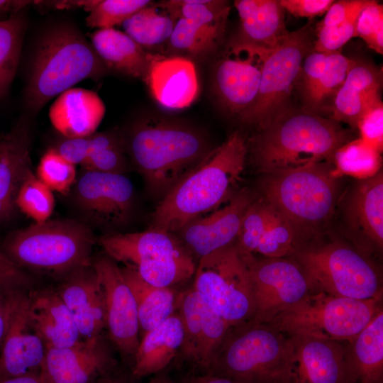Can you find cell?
<instances>
[{
  "mask_svg": "<svg viewBox=\"0 0 383 383\" xmlns=\"http://www.w3.org/2000/svg\"><path fill=\"white\" fill-rule=\"evenodd\" d=\"M1 135H0V139H1Z\"/></svg>",
  "mask_w": 383,
  "mask_h": 383,
  "instance_id": "cell-60",
  "label": "cell"
},
{
  "mask_svg": "<svg viewBox=\"0 0 383 383\" xmlns=\"http://www.w3.org/2000/svg\"><path fill=\"white\" fill-rule=\"evenodd\" d=\"M355 62L339 50L328 53L323 74L311 91L302 98L303 109L321 116L328 113L335 94Z\"/></svg>",
  "mask_w": 383,
  "mask_h": 383,
  "instance_id": "cell-35",
  "label": "cell"
},
{
  "mask_svg": "<svg viewBox=\"0 0 383 383\" xmlns=\"http://www.w3.org/2000/svg\"><path fill=\"white\" fill-rule=\"evenodd\" d=\"M248 154L246 139L234 131L159 201L149 229L175 234L228 202L236 193Z\"/></svg>",
  "mask_w": 383,
  "mask_h": 383,
  "instance_id": "cell-1",
  "label": "cell"
},
{
  "mask_svg": "<svg viewBox=\"0 0 383 383\" xmlns=\"http://www.w3.org/2000/svg\"><path fill=\"white\" fill-rule=\"evenodd\" d=\"M288 337L294 383H345L346 343Z\"/></svg>",
  "mask_w": 383,
  "mask_h": 383,
  "instance_id": "cell-22",
  "label": "cell"
},
{
  "mask_svg": "<svg viewBox=\"0 0 383 383\" xmlns=\"http://www.w3.org/2000/svg\"><path fill=\"white\" fill-rule=\"evenodd\" d=\"M91 44L109 69L146 83L157 55L147 52L124 32L113 28L98 29L90 35Z\"/></svg>",
  "mask_w": 383,
  "mask_h": 383,
  "instance_id": "cell-31",
  "label": "cell"
},
{
  "mask_svg": "<svg viewBox=\"0 0 383 383\" xmlns=\"http://www.w3.org/2000/svg\"><path fill=\"white\" fill-rule=\"evenodd\" d=\"M35 279L0 250V292L4 295L28 292L33 288Z\"/></svg>",
  "mask_w": 383,
  "mask_h": 383,
  "instance_id": "cell-48",
  "label": "cell"
},
{
  "mask_svg": "<svg viewBox=\"0 0 383 383\" xmlns=\"http://www.w3.org/2000/svg\"><path fill=\"white\" fill-rule=\"evenodd\" d=\"M108 70L79 30L70 25L57 26L38 43L25 89L26 105L31 112L39 111L74 84L99 79Z\"/></svg>",
  "mask_w": 383,
  "mask_h": 383,
  "instance_id": "cell-5",
  "label": "cell"
},
{
  "mask_svg": "<svg viewBox=\"0 0 383 383\" xmlns=\"http://www.w3.org/2000/svg\"><path fill=\"white\" fill-rule=\"evenodd\" d=\"M70 191L73 204L90 227L118 228L130 218L135 190L124 174L82 169Z\"/></svg>",
  "mask_w": 383,
  "mask_h": 383,
  "instance_id": "cell-14",
  "label": "cell"
},
{
  "mask_svg": "<svg viewBox=\"0 0 383 383\" xmlns=\"http://www.w3.org/2000/svg\"><path fill=\"white\" fill-rule=\"evenodd\" d=\"M314 40L309 25L290 32L285 41L262 60L259 91L252 106L239 118L258 130L291 106L289 97L303 61L313 50Z\"/></svg>",
  "mask_w": 383,
  "mask_h": 383,
  "instance_id": "cell-12",
  "label": "cell"
},
{
  "mask_svg": "<svg viewBox=\"0 0 383 383\" xmlns=\"http://www.w3.org/2000/svg\"><path fill=\"white\" fill-rule=\"evenodd\" d=\"M328 53L311 50L304 58L299 75L298 87L301 98L307 95L323 74Z\"/></svg>",
  "mask_w": 383,
  "mask_h": 383,
  "instance_id": "cell-50",
  "label": "cell"
},
{
  "mask_svg": "<svg viewBox=\"0 0 383 383\" xmlns=\"http://www.w3.org/2000/svg\"><path fill=\"white\" fill-rule=\"evenodd\" d=\"M26 26L18 13L0 21V99L9 93L17 72Z\"/></svg>",
  "mask_w": 383,
  "mask_h": 383,
  "instance_id": "cell-37",
  "label": "cell"
},
{
  "mask_svg": "<svg viewBox=\"0 0 383 383\" xmlns=\"http://www.w3.org/2000/svg\"><path fill=\"white\" fill-rule=\"evenodd\" d=\"M383 312L346 343L345 383H382Z\"/></svg>",
  "mask_w": 383,
  "mask_h": 383,
  "instance_id": "cell-30",
  "label": "cell"
},
{
  "mask_svg": "<svg viewBox=\"0 0 383 383\" xmlns=\"http://www.w3.org/2000/svg\"><path fill=\"white\" fill-rule=\"evenodd\" d=\"M351 138L340 122L291 105L257 131L248 152L265 175L331 160Z\"/></svg>",
  "mask_w": 383,
  "mask_h": 383,
  "instance_id": "cell-2",
  "label": "cell"
},
{
  "mask_svg": "<svg viewBox=\"0 0 383 383\" xmlns=\"http://www.w3.org/2000/svg\"><path fill=\"white\" fill-rule=\"evenodd\" d=\"M105 112V105L95 91L72 87L57 96L48 116L52 126L65 138H77L94 133Z\"/></svg>",
  "mask_w": 383,
  "mask_h": 383,
  "instance_id": "cell-28",
  "label": "cell"
},
{
  "mask_svg": "<svg viewBox=\"0 0 383 383\" xmlns=\"http://www.w3.org/2000/svg\"><path fill=\"white\" fill-rule=\"evenodd\" d=\"M55 289L70 312L82 339L100 338L106 328L104 302L92 264L63 277Z\"/></svg>",
  "mask_w": 383,
  "mask_h": 383,
  "instance_id": "cell-23",
  "label": "cell"
},
{
  "mask_svg": "<svg viewBox=\"0 0 383 383\" xmlns=\"http://www.w3.org/2000/svg\"><path fill=\"white\" fill-rule=\"evenodd\" d=\"M166 3L177 19L189 20L223 36L231 9L228 1L172 0Z\"/></svg>",
  "mask_w": 383,
  "mask_h": 383,
  "instance_id": "cell-39",
  "label": "cell"
},
{
  "mask_svg": "<svg viewBox=\"0 0 383 383\" xmlns=\"http://www.w3.org/2000/svg\"><path fill=\"white\" fill-rule=\"evenodd\" d=\"M7 323L6 296L0 292V349L4 338Z\"/></svg>",
  "mask_w": 383,
  "mask_h": 383,
  "instance_id": "cell-54",
  "label": "cell"
},
{
  "mask_svg": "<svg viewBox=\"0 0 383 383\" xmlns=\"http://www.w3.org/2000/svg\"><path fill=\"white\" fill-rule=\"evenodd\" d=\"M89 138V155L81 165L82 169L126 174L129 162L124 139L114 131L95 132Z\"/></svg>",
  "mask_w": 383,
  "mask_h": 383,
  "instance_id": "cell-36",
  "label": "cell"
},
{
  "mask_svg": "<svg viewBox=\"0 0 383 383\" xmlns=\"http://www.w3.org/2000/svg\"><path fill=\"white\" fill-rule=\"evenodd\" d=\"M53 192L30 170L24 178L16 195V206L34 223L48 221L55 209Z\"/></svg>",
  "mask_w": 383,
  "mask_h": 383,
  "instance_id": "cell-41",
  "label": "cell"
},
{
  "mask_svg": "<svg viewBox=\"0 0 383 383\" xmlns=\"http://www.w3.org/2000/svg\"><path fill=\"white\" fill-rule=\"evenodd\" d=\"M359 13L353 15L339 25L316 28V39L314 40L313 50L326 53L338 51L343 45L354 37L356 20Z\"/></svg>",
  "mask_w": 383,
  "mask_h": 383,
  "instance_id": "cell-47",
  "label": "cell"
},
{
  "mask_svg": "<svg viewBox=\"0 0 383 383\" xmlns=\"http://www.w3.org/2000/svg\"><path fill=\"white\" fill-rule=\"evenodd\" d=\"M148 383H170L169 379L163 375H156L152 377Z\"/></svg>",
  "mask_w": 383,
  "mask_h": 383,
  "instance_id": "cell-59",
  "label": "cell"
},
{
  "mask_svg": "<svg viewBox=\"0 0 383 383\" xmlns=\"http://www.w3.org/2000/svg\"><path fill=\"white\" fill-rule=\"evenodd\" d=\"M333 169L329 160L263 177L261 199L289 223L299 247L318 240L335 215L340 185Z\"/></svg>",
  "mask_w": 383,
  "mask_h": 383,
  "instance_id": "cell-4",
  "label": "cell"
},
{
  "mask_svg": "<svg viewBox=\"0 0 383 383\" xmlns=\"http://www.w3.org/2000/svg\"><path fill=\"white\" fill-rule=\"evenodd\" d=\"M98 242L106 255L131 267L156 287L170 288L188 280L195 272L194 257L174 233L148 228L108 233Z\"/></svg>",
  "mask_w": 383,
  "mask_h": 383,
  "instance_id": "cell-9",
  "label": "cell"
},
{
  "mask_svg": "<svg viewBox=\"0 0 383 383\" xmlns=\"http://www.w3.org/2000/svg\"><path fill=\"white\" fill-rule=\"evenodd\" d=\"M0 383H42L39 373H30L0 380Z\"/></svg>",
  "mask_w": 383,
  "mask_h": 383,
  "instance_id": "cell-57",
  "label": "cell"
},
{
  "mask_svg": "<svg viewBox=\"0 0 383 383\" xmlns=\"http://www.w3.org/2000/svg\"><path fill=\"white\" fill-rule=\"evenodd\" d=\"M262 60L255 50L232 42L215 63L212 89L229 113L240 117L254 104L260 84Z\"/></svg>",
  "mask_w": 383,
  "mask_h": 383,
  "instance_id": "cell-17",
  "label": "cell"
},
{
  "mask_svg": "<svg viewBox=\"0 0 383 383\" xmlns=\"http://www.w3.org/2000/svg\"><path fill=\"white\" fill-rule=\"evenodd\" d=\"M273 209L261 198L254 199L242 218L235 244L241 253L254 255L272 218Z\"/></svg>",
  "mask_w": 383,
  "mask_h": 383,
  "instance_id": "cell-42",
  "label": "cell"
},
{
  "mask_svg": "<svg viewBox=\"0 0 383 383\" xmlns=\"http://www.w3.org/2000/svg\"><path fill=\"white\" fill-rule=\"evenodd\" d=\"M381 301L311 292L266 324L287 336L306 335L347 343L382 309Z\"/></svg>",
  "mask_w": 383,
  "mask_h": 383,
  "instance_id": "cell-10",
  "label": "cell"
},
{
  "mask_svg": "<svg viewBox=\"0 0 383 383\" xmlns=\"http://www.w3.org/2000/svg\"><path fill=\"white\" fill-rule=\"evenodd\" d=\"M367 0H341L334 1L329 7L322 21L316 28L339 25L353 15L359 13Z\"/></svg>",
  "mask_w": 383,
  "mask_h": 383,
  "instance_id": "cell-51",
  "label": "cell"
},
{
  "mask_svg": "<svg viewBox=\"0 0 383 383\" xmlns=\"http://www.w3.org/2000/svg\"><path fill=\"white\" fill-rule=\"evenodd\" d=\"M380 153L361 138L351 140L333 155V174L338 177L351 176L357 180L373 177L380 171Z\"/></svg>",
  "mask_w": 383,
  "mask_h": 383,
  "instance_id": "cell-38",
  "label": "cell"
},
{
  "mask_svg": "<svg viewBox=\"0 0 383 383\" xmlns=\"http://www.w3.org/2000/svg\"><path fill=\"white\" fill-rule=\"evenodd\" d=\"M28 313L46 348L72 346L82 340L75 322L55 289L27 292Z\"/></svg>",
  "mask_w": 383,
  "mask_h": 383,
  "instance_id": "cell-27",
  "label": "cell"
},
{
  "mask_svg": "<svg viewBox=\"0 0 383 383\" xmlns=\"http://www.w3.org/2000/svg\"><path fill=\"white\" fill-rule=\"evenodd\" d=\"M240 254L253 293L252 321L269 323L312 292L304 271L293 258H257L252 254Z\"/></svg>",
  "mask_w": 383,
  "mask_h": 383,
  "instance_id": "cell-13",
  "label": "cell"
},
{
  "mask_svg": "<svg viewBox=\"0 0 383 383\" xmlns=\"http://www.w3.org/2000/svg\"><path fill=\"white\" fill-rule=\"evenodd\" d=\"M152 1L148 0H99L85 18L89 28H113Z\"/></svg>",
  "mask_w": 383,
  "mask_h": 383,
  "instance_id": "cell-45",
  "label": "cell"
},
{
  "mask_svg": "<svg viewBox=\"0 0 383 383\" xmlns=\"http://www.w3.org/2000/svg\"><path fill=\"white\" fill-rule=\"evenodd\" d=\"M35 174L51 191L61 194L71 190L77 177L76 166L64 159L54 148L41 157Z\"/></svg>",
  "mask_w": 383,
  "mask_h": 383,
  "instance_id": "cell-44",
  "label": "cell"
},
{
  "mask_svg": "<svg viewBox=\"0 0 383 383\" xmlns=\"http://www.w3.org/2000/svg\"><path fill=\"white\" fill-rule=\"evenodd\" d=\"M113 365L101 338L81 340L62 348H46L39 377L42 383H95Z\"/></svg>",
  "mask_w": 383,
  "mask_h": 383,
  "instance_id": "cell-20",
  "label": "cell"
},
{
  "mask_svg": "<svg viewBox=\"0 0 383 383\" xmlns=\"http://www.w3.org/2000/svg\"><path fill=\"white\" fill-rule=\"evenodd\" d=\"M333 0H280L282 8L296 17L312 18L326 13Z\"/></svg>",
  "mask_w": 383,
  "mask_h": 383,
  "instance_id": "cell-53",
  "label": "cell"
},
{
  "mask_svg": "<svg viewBox=\"0 0 383 383\" xmlns=\"http://www.w3.org/2000/svg\"><path fill=\"white\" fill-rule=\"evenodd\" d=\"M130 162L160 201L212 150L197 129L167 119L136 123L124 139Z\"/></svg>",
  "mask_w": 383,
  "mask_h": 383,
  "instance_id": "cell-3",
  "label": "cell"
},
{
  "mask_svg": "<svg viewBox=\"0 0 383 383\" xmlns=\"http://www.w3.org/2000/svg\"><path fill=\"white\" fill-rule=\"evenodd\" d=\"M304 271L312 292L360 300H382L380 274L353 245L338 240L308 243L291 255Z\"/></svg>",
  "mask_w": 383,
  "mask_h": 383,
  "instance_id": "cell-8",
  "label": "cell"
},
{
  "mask_svg": "<svg viewBox=\"0 0 383 383\" xmlns=\"http://www.w3.org/2000/svg\"><path fill=\"white\" fill-rule=\"evenodd\" d=\"M341 231L366 255H380L383 248V174L357 180L343 196Z\"/></svg>",
  "mask_w": 383,
  "mask_h": 383,
  "instance_id": "cell-15",
  "label": "cell"
},
{
  "mask_svg": "<svg viewBox=\"0 0 383 383\" xmlns=\"http://www.w3.org/2000/svg\"><path fill=\"white\" fill-rule=\"evenodd\" d=\"M354 37L362 38L379 54L383 53V6L367 0L356 20Z\"/></svg>",
  "mask_w": 383,
  "mask_h": 383,
  "instance_id": "cell-46",
  "label": "cell"
},
{
  "mask_svg": "<svg viewBox=\"0 0 383 383\" xmlns=\"http://www.w3.org/2000/svg\"><path fill=\"white\" fill-rule=\"evenodd\" d=\"M183 338L182 320L175 311L141 338L133 357V374L141 377L163 370L180 351Z\"/></svg>",
  "mask_w": 383,
  "mask_h": 383,
  "instance_id": "cell-32",
  "label": "cell"
},
{
  "mask_svg": "<svg viewBox=\"0 0 383 383\" xmlns=\"http://www.w3.org/2000/svg\"><path fill=\"white\" fill-rule=\"evenodd\" d=\"M32 132L26 116H21L0 139V224L13 215L18 189L31 170Z\"/></svg>",
  "mask_w": 383,
  "mask_h": 383,
  "instance_id": "cell-24",
  "label": "cell"
},
{
  "mask_svg": "<svg viewBox=\"0 0 383 383\" xmlns=\"http://www.w3.org/2000/svg\"><path fill=\"white\" fill-rule=\"evenodd\" d=\"M254 199L248 189L238 191L223 207L189 223L175 235L199 259L235 242L244 213Z\"/></svg>",
  "mask_w": 383,
  "mask_h": 383,
  "instance_id": "cell-21",
  "label": "cell"
},
{
  "mask_svg": "<svg viewBox=\"0 0 383 383\" xmlns=\"http://www.w3.org/2000/svg\"><path fill=\"white\" fill-rule=\"evenodd\" d=\"M104 302L106 328L124 356L133 357L140 343L136 304L121 267L107 255L92 260Z\"/></svg>",
  "mask_w": 383,
  "mask_h": 383,
  "instance_id": "cell-16",
  "label": "cell"
},
{
  "mask_svg": "<svg viewBox=\"0 0 383 383\" xmlns=\"http://www.w3.org/2000/svg\"><path fill=\"white\" fill-rule=\"evenodd\" d=\"M382 72L372 64L356 61L335 94L330 118L356 128L362 113L381 99Z\"/></svg>",
  "mask_w": 383,
  "mask_h": 383,
  "instance_id": "cell-29",
  "label": "cell"
},
{
  "mask_svg": "<svg viewBox=\"0 0 383 383\" xmlns=\"http://www.w3.org/2000/svg\"><path fill=\"white\" fill-rule=\"evenodd\" d=\"M360 138L378 152L383 148V104L381 99L370 106L357 123Z\"/></svg>",
  "mask_w": 383,
  "mask_h": 383,
  "instance_id": "cell-49",
  "label": "cell"
},
{
  "mask_svg": "<svg viewBox=\"0 0 383 383\" xmlns=\"http://www.w3.org/2000/svg\"><path fill=\"white\" fill-rule=\"evenodd\" d=\"M176 311L184 329L180 351L186 359L209 373L231 326L193 288L177 298Z\"/></svg>",
  "mask_w": 383,
  "mask_h": 383,
  "instance_id": "cell-19",
  "label": "cell"
},
{
  "mask_svg": "<svg viewBox=\"0 0 383 383\" xmlns=\"http://www.w3.org/2000/svg\"><path fill=\"white\" fill-rule=\"evenodd\" d=\"M146 84L153 98L163 107L180 109L190 106L199 93L194 64L182 56L157 55Z\"/></svg>",
  "mask_w": 383,
  "mask_h": 383,
  "instance_id": "cell-26",
  "label": "cell"
},
{
  "mask_svg": "<svg viewBox=\"0 0 383 383\" xmlns=\"http://www.w3.org/2000/svg\"><path fill=\"white\" fill-rule=\"evenodd\" d=\"M187 383H235L234 382L213 374H207L190 379Z\"/></svg>",
  "mask_w": 383,
  "mask_h": 383,
  "instance_id": "cell-55",
  "label": "cell"
},
{
  "mask_svg": "<svg viewBox=\"0 0 383 383\" xmlns=\"http://www.w3.org/2000/svg\"><path fill=\"white\" fill-rule=\"evenodd\" d=\"M199 260L193 289L201 299L231 328L252 321L251 282L235 242Z\"/></svg>",
  "mask_w": 383,
  "mask_h": 383,
  "instance_id": "cell-11",
  "label": "cell"
},
{
  "mask_svg": "<svg viewBox=\"0 0 383 383\" xmlns=\"http://www.w3.org/2000/svg\"><path fill=\"white\" fill-rule=\"evenodd\" d=\"M240 28L233 43L255 50L262 58L282 45L289 32L277 0H236Z\"/></svg>",
  "mask_w": 383,
  "mask_h": 383,
  "instance_id": "cell-25",
  "label": "cell"
},
{
  "mask_svg": "<svg viewBox=\"0 0 383 383\" xmlns=\"http://www.w3.org/2000/svg\"><path fill=\"white\" fill-rule=\"evenodd\" d=\"M28 292L5 295L7 323L1 347L0 380L39 373L45 357L46 348L28 316Z\"/></svg>",
  "mask_w": 383,
  "mask_h": 383,
  "instance_id": "cell-18",
  "label": "cell"
},
{
  "mask_svg": "<svg viewBox=\"0 0 383 383\" xmlns=\"http://www.w3.org/2000/svg\"><path fill=\"white\" fill-rule=\"evenodd\" d=\"M29 2L28 1L0 0V12H13L16 13Z\"/></svg>",
  "mask_w": 383,
  "mask_h": 383,
  "instance_id": "cell-56",
  "label": "cell"
},
{
  "mask_svg": "<svg viewBox=\"0 0 383 383\" xmlns=\"http://www.w3.org/2000/svg\"><path fill=\"white\" fill-rule=\"evenodd\" d=\"M272 209L270 223L260 240L255 253L268 258L286 257L291 255L299 245L289 223L278 211Z\"/></svg>",
  "mask_w": 383,
  "mask_h": 383,
  "instance_id": "cell-43",
  "label": "cell"
},
{
  "mask_svg": "<svg viewBox=\"0 0 383 383\" xmlns=\"http://www.w3.org/2000/svg\"><path fill=\"white\" fill-rule=\"evenodd\" d=\"M95 383H129L126 379L121 377L108 376L106 375Z\"/></svg>",
  "mask_w": 383,
  "mask_h": 383,
  "instance_id": "cell-58",
  "label": "cell"
},
{
  "mask_svg": "<svg viewBox=\"0 0 383 383\" xmlns=\"http://www.w3.org/2000/svg\"><path fill=\"white\" fill-rule=\"evenodd\" d=\"M121 270L135 299L142 338L175 312L177 298L171 288L148 283L131 267Z\"/></svg>",
  "mask_w": 383,
  "mask_h": 383,
  "instance_id": "cell-33",
  "label": "cell"
},
{
  "mask_svg": "<svg viewBox=\"0 0 383 383\" xmlns=\"http://www.w3.org/2000/svg\"><path fill=\"white\" fill-rule=\"evenodd\" d=\"M223 36L189 20L178 18L167 41L168 48L179 53L203 57L213 52Z\"/></svg>",
  "mask_w": 383,
  "mask_h": 383,
  "instance_id": "cell-40",
  "label": "cell"
},
{
  "mask_svg": "<svg viewBox=\"0 0 383 383\" xmlns=\"http://www.w3.org/2000/svg\"><path fill=\"white\" fill-rule=\"evenodd\" d=\"M89 136L65 138L54 148L69 162L75 166L82 165L89 155Z\"/></svg>",
  "mask_w": 383,
  "mask_h": 383,
  "instance_id": "cell-52",
  "label": "cell"
},
{
  "mask_svg": "<svg viewBox=\"0 0 383 383\" xmlns=\"http://www.w3.org/2000/svg\"><path fill=\"white\" fill-rule=\"evenodd\" d=\"M209 374L235 383H294L289 338L254 321L231 328Z\"/></svg>",
  "mask_w": 383,
  "mask_h": 383,
  "instance_id": "cell-7",
  "label": "cell"
},
{
  "mask_svg": "<svg viewBox=\"0 0 383 383\" xmlns=\"http://www.w3.org/2000/svg\"><path fill=\"white\" fill-rule=\"evenodd\" d=\"M177 21L166 1L152 2L121 25L124 33L145 50L167 43Z\"/></svg>",
  "mask_w": 383,
  "mask_h": 383,
  "instance_id": "cell-34",
  "label": "cell"
},
{
  "mask_svg": "<svg viewBox=\"0 0 383 383\" xmlns=\"http://www.w3.org/2000/svg\"><path fill=\"white\" fill-rule=\"evenodd\" d=\"M95 242L91 228L82 221L49 219L9 233L0 250L26 272L63 277L92 264Z\"/></svg>",
  "mask_w": 383,
  "mask_h": 383,
  "instance_id": "cell-6",
  "label": "cell"
}]
</instances>
